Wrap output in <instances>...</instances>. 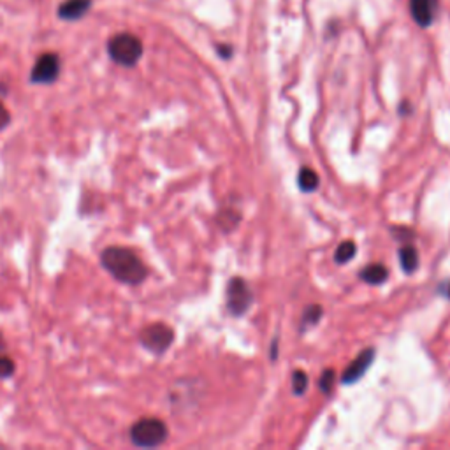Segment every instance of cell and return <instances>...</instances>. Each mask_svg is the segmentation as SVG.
Listing matches in <instances>:
<instances>
[{
	"mask_svg": "<svg viewBox=\"0 0 450 450\" xmlns=\"http://www.w3.org/2000/svg\"><path fill=\"white\" fill-rule=\"evenodd\" d=\"M252 290L241 278H233L227 285V309L234 317H241L252 305Z\"/></svg>",
	"mask_w": 450,
	"mask_h": 450,
	"instance_id": "cell-4",
	"label": "cell"
},
{
	"mask_svg": "<svg viewBox=\"0 0 450 450\" xmlns=\"http://www.w3.org/2000/svg\"><path fill=\"white\" fill-rule=\"evenodd\" d=\"M102 265L106 270L117 278V280L129 283V285H137L146 278V268L137 257L136 253L123 246H111L106 248L102 253Z\"/></svg>",
	"mask_w": 450,
	"mask_h": 450,
	"instance_id": "cell-1",
	"label": "cell"
},
{
	"mask_svg": "<svg viewBox=\"0 0 450 450\" xmlns=\"http://www.w3.org/2000/svg\"><path fill=\"white\" fill-rule=\"evenodd\" d=\"M375 359V350L373 348H366L364 352L357 355L354 361L350 362V366L343 371L342 375V382L343 383H354L357 382L359 378L366 373V371L370 370L371 362Z\"/></svg>",
	"mask_w": 450,
	"mask_h": 450,
	"instance_id": "cell-8",
	"label": "cell"
},
{
	"mask_svg": "<svg viewBox=\"0 0 450 450\" xmlns=\"http://www.w3.org/2000/svg\"><path fill=\"white\" fill-rule=\"evenodd\" d=\"M90 5H92V0H65L58 9V16L69 21L80 20L84 12L88 11Z\"/></svg>",
	"mask_w": 450,
	"mask_h": 450,
	"instance_id": "cell-9",
	"label": "cell"
},
{
	"mask_svg": "<svg viewBox=\"0 0 450 450\" xmlns=\"http://www.w3.org/2000/svg\"><path fill=\"white\" fill-rule=\"evenodd\" d=\"M355 252H357V246L354 241H345L338 246L336 253H334V259H336L338 264H346L352 259L355 257Z\"/></svg>",
	"mask_w": 450,
	"mask_h": 450,
	"instance_id": "cell-13",
	"label": "cell"
},
{
	"mask_svg": "<svg viewBox=\"0 0 450 450\" xmlns=\"http://www.w3.org/2000/svg\"><path fill=\"white\" fill-rule=\"evenodd\" d=\"M165 438H167V427L158 418H143L136 422L130 429V440L134 445L145 447V449L162 445Z\"/></svg>",
	"mask_w": 450,
	"mask_h": 450,
	"instance_id": "cell-3",
	"label": "cell"
},
{
	"mask_svg": "<svg viewBox=\"0 0 450 450\" xmlns=\"http://www.w3.org/2000/svg\"><path fill=\"white\" fill-rule=\"evenodd\" d=\"M399 262H401V268L405 273L412 274L417 271L418 268V252L415 250V246L405 245L399 250Z\"/></svg>",
	"mask_w": 450,
	"mask_h": 450,
	"instance_id": "cell-11",
	"label": "cell"
},
{
	"mask_svg": "<svg viewBox=\"0 0 450 450\" xmlns=\"http://www.w3.org/2000/svg\"><path fill=\"white\" fill-rule=\"evenodd\" d=\"M217 51L220 53V55L224 56V58H229V56L233 55V48H230V46H218Z\"/></svg>",
	"mask_w": 450,
	"mask_h": 450,
	"instance_id": "cell-19",
	"label": "cell"
},
{
	"mask_svg": "<svg viewBox=\"0 0 450 450\" xmlns=\"http://www.w3.org/2000/svg\"><path fill=\"white\" fill-rule=\"evenodd\" d=\"M387 276H389V271L383 264H370L361 271L362 280L366 283H371V285H380L387 280Z\"/></svg>",
	"mask_w": 450,
	"mask_h": 450,
	"instance_id": "cell-10",
	"label": "cell"
},
{
	"mask_svg": "<svg viewBox=\"0 0 450 450\" xmlns=\"http://www.w3.org/2000/svg\"><path fill=\"white\" fill-rule=\"evenodd\" d=\"M8 123H9V113L8 109L4 108V104L0 102V129H4Z\"/></svg>",
	"mask_w": 450,
	"mask_h": 450,
	"instance_id": "cell-18",
	"label": "cell"
},
{
	"mask_svg": "<svg viewBox=\"0 0 450 450\" xmlns=\"http://www.w3.org/2000/svg\"><path fill=\"white\" fill-rule=\"evenodd\" d=\"M318 386H320L322 392L329 394L331 390H333V386H334V371L333 370L324 371L320 377V382H318Z\"/></svg>",
	"mask_w": 450,
	"mask_h": 450,
	"instance_id": "cell-17",
	"label": "cell"
},
{
	"mask_svg": "<svg viewBox=\"0 0 450 450\" xmlns=\"http://www.w3.org/2000/svg\"><path fill=\"white\" fill-rule=\"evenodd\" d=\"M438 0H410L412 18L418 27H429L438 12Z\"/></svg>",
	"mask_w": 450,
	"mask_h": 450,
	"instance_id": "cell-7",
	"label": "cell"
},
{
	"mask_svg": "<svg viewBox=\"0 0 450 450\" xmlns=\"http://www.w3.org/2000/svg\"><path fill=\"white\" fill-rule=\"evenodd\" d=\"M58 73H60V60H58V56L53 55V53H46V55L39 56V60L34 65L32 78H30V80H32L34 83L48 84L53 83V81L58 78Z\"/></svg>",
	"mask_w": 450,
	"mask_h": 450,
	"instance_id": "cell-6",
	"label": "cell"
},
{
	"mask_svg": "<svg viewBox=\"0 0 450 450\" xmlns=\"http://www.w3.org/2000/svg\"><path fill=\"white\" fill-rule=\"evenodd\" d=\"M322 317V308L320 306H308L305 311V315H303L301 318V324L303 327H309V326H315L318 320H320Z\"/></svg>",
	"mask_w": 450,
	"mask_h": 450,
	"instance_id": "cell-15",
	"label": "cell"
},
{
	"mask_svg": "<svg viewBox=\"0 0 450 450\" xmlns=\"http://www.w3.org/2000/svg\"><path fill=\"white\" fill-rule=\"evenodd\" d=\"M298 185L303 192H315L318 189V174L309 167H303L298 174Z\"/></svg>",
	"mask_w": 450,
	"mask_h": 450,
	"instance_id": "cell-12",
	"label": "cell"
},
{
	"mask_svg": "<svg viewBox=\"0 0 450 450\" xmlns=\"http://www.w3.org/2000/svg\"><path fill=\"white\" fill-rule=\"evenodd\" d=\"M174 340V333L171 327L164 326V324H155L143 331L141 334V342L148 350L155 352V354H162L171 346Z\"/></svg>",
	"mask_w": 450,
	"mask_h": 450,
	"instance_id": "cell-5",
	"label": "cell"
},
{
	"mask_svg": "<svg viewBox=\"0 0 450 450\" xmlns=\"http://www.w3.org/2000/svg\"><path fill=\"white\" fill-rule=\"evenodd\" d=\"M14 371V364L5 354H2V338H0V378H5Z\"/></svg>",
	"mask_w": 450,
	"mask_h": 450,
	"instance_id": "cell-16",
	"label": "cell"
},
{
	"mask_svg": "<svg viewBox=\"0 0 450 450\" xmlns=\"http://www.w3.org/2000/svg\"><path fill=\"white\" fill-rule=\"evenodd\" d=\"M308 389V375L305 371H294L292 373V390L296 396H301Z\"/></svg>",
	"mask_w": 450,
	"mask_h": 450,
	"instance_id": "cell-14",
	"label": "cell"
},
{
	"mask_svg": "<svg viewBox=\"0 0 450 450\" xmlns=\"http://www.w3.org/2000/svg\"><path fill=\"white\" fill-rule=\"evenodd\" d=\"M447 294H449V298H450V283H449V290H447Z\"/></svg>",
	"mask_w": 450,
	"mask_h": 450,
	"instance_id": "cell-20",
	"label": "cell"
},
{
	"mask_svg": "<svg viewBox=\"0 0 450 450\" xmlns=\"http://www.w3.org/2000/svg\"><path fill=\"white\" fill-rule=\"evenodd\" d=\"M108 51L117 64L132 67L143 55V45L132 34H118L108 43Z\"/></svg>",
	"mask_w": 450,
	"mask_h": 450,
	"instance_id": "cell-2",
	"label": "cell"
}]
</instances>
